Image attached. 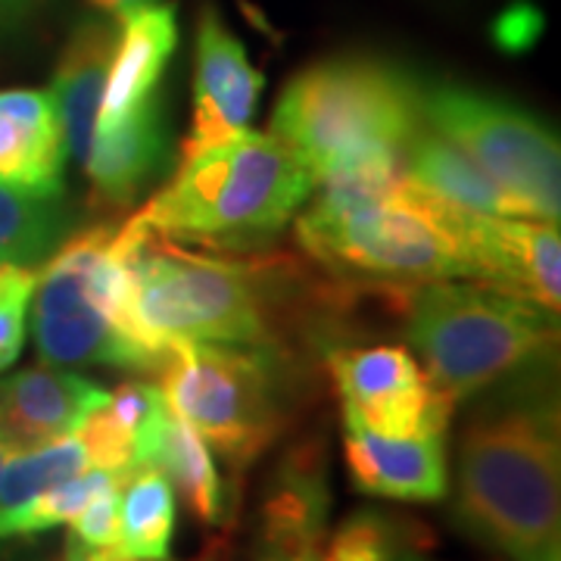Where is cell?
<instances>
[{"label": "cell", "mask_w": 561, "mask_h": 561, "mask_svg": "<svg viewBox=\"0 0 561 561\" xmlns=\"http://www.w3.org/2000/svg\"><path fill=\"white\" fill-rule=\"evenodd\" d=\"M297 221L300 243L343 280H368L405 302L427 280L468 278L461 216L402 165H371L321 181Z\"/></svg>", "instance_id": "cell-1"}, {"label": "cell", "mask_w": 561, "mask_h": 561, "mask_svg": "<svg viewBox=\"0 0 561 561\" xmlns=\"http://www.w3.org/2000/svg\"><path fill=\"white\" fill-rule=\"evenodd\" d=\"M453 515L512 561H561L559 405L546 390L483 405L465 424Z\"/></svg>", "instance_id": "cell-2"}, {"label": "cell", "mask_w": 561, "mask_h": 561, "mask_svg": "<svg viewBox=\"0 0 561 561\" xmlns=\"http://www.w3.org/2000/svg\"><path fill=\"white\" fill-rule=\"evenodd\" d=\"M116 241L131 268V331L157 371L184 341L275 350L268 265L181 250L138 216L122 225Z\"/></svg>", "instance_id": "cell-3"}, {"label": "cell", "mask_w": 561, "mask_h": 561, "mask_svg": "<svg viewBox=\"0 0 561 561\" xmlns=\"http://www.w3.org/2000/svg\"><path fill=\"white\" fill-rule=\"evenodd\" d=\"M421 125V84L402 69L375 57H331L280 91L272 135L321 184L356 169L402 165Z\"/></svg>", "instance_id": "cell-4"}, {"label": "cell", "mask_w": 561, "mask_h": 561, "mask_svg": "<svg viewBox=\"0 0 561 561\" xmlns=\"http://www.w3.org/2000/svg\"><path fill=\"white\" fill-rule=\"evenodd\" d=\"M312 187L306 165L275 135L243 128L181 157L172 184L138 219L165 238L241 250L275 238Z\"/></svg>", "instance_id": "cell-5"}, {"label": "cell", "mask_w": 561, "mask_h": 561, "mask_svg": "<svg viewBox=\"0 0 561 561\" xmlns=\"http://www.w3.org/2000/svg\"><path fill=\"white\" fill-rule=\"evenodd\" d=\"M402 306L427 381L453 405L546 356L559 337L552 312L481 280H427Z\"/></svg>", "instance_id": "cell-6"}, {"label": "cell", "mask_w": 561, "mask_h": 561, "mask_svg": "<svg viewBox=\"0 0 561 561\" xmlns=\"http://www.w3.org/2000/svg\"><path fill=\"white\" fill-rule=\"evenodd\" d=\"M160 378L165 402L234 471L262 459L290 421L275 350L184 341L165 353Z\"/></svg>", "instance_id": "cell-7"}, {"label": "cell", "mask_w": 561, "mask_h": 561, "mask_svg": "<svg viewBox=\"0 0 561 561\" xmlns=\"http://www.w3.org/2000/svg\"><path fill=\"white\" fill-rule=\"evenodd\" d=\"M421 116L522 203L530 219L559 225V138L537 116L461 84L421 88Z\"/></svg>", "instance_id": "cell-8"}, {"label": "cell", "mask_w": 561, "mask_h": 561, "mask_svg": "<svg viewBox=\"0 0 561 561\" xmlns=\"http://www.w3.org/2000/svg\"><path fill=\"white\" fill-rule=\"evenodd\" d=\"M113 231V225H94L88 231H79L54 253L44 272L35 275L32 331L41 359L50 365L94 362L150 371V362L131 343L122 341L88 290L91 265L110 243Z\"/></svg>", "instance_id": "cell-9"}, {"label": "cell", "mask_w": 561, "mask_h": 561, "mask_svg": "<svg viewBox=\"0 0 561 561\" xmlns=\"http://www.w3.org/2000/svg\"><path fill=\"white\" fill-rule=\"evenodd\" d=\"M328 368L341 393L343 421L387 437L449 431L456 405L434 390L405 346L337 350L328 356Z\"/></svg>", "instance_id": "cell-10"}, {"label": "cell", "mask_w": 561, "mask_h": 561, "mask_svg": "<svg viewBox=\"0 0 561 561\" xmlns=\"http://www.w3.org/2000/svg\"><path fill=\"white\" fill-rule=\"evenodd\" d=\"M468 278L496 287L508 297L559 312L561 238L556 221L530 216H461Z\"/></svg>", "instance_id": "cell-11"}, {"label": "cell", "mask_w": 561, "mask_h": 561, "mask_svg": "<svg viewBox=\"0 0 561 561\" xmlns=\"http://www.w3.org/2000/svg\"><path fill=\"white\" fill-rule=\"evenodd\" d=\"M328 515V456L319 440L297 443L265 483L243 561H321Z\"/></svg>", "instance_id": "cell-12"}, {"label": "cell", "mask_w": 561, "mask_h": 561, "mask_svg": "<svg viewBox=\"0 0 561 561\" xmlns=\"http://www.w3.org/2000/svg\"><path fill=\"white\" fill-rule=\"evenodd\" d=\"M260 94L262 72L250 66L243 44L225 28L216 7H206L197 22L194 122L181 153L191 157L209 144L243 131Z\"/></svg>", "instance_id": "cell-13"}, {"label": "cell", "mask_w": 561, "mask_h": 561, "mask_svg": "<svg viewBox=\"0 0 561 561\" xmlns=\"http://www.w3.org/2000/svg\"><path fill=\"white\" fill-rule=\"evenodd\" d=\"M106 397L94 381L54 365L25 368L0 381V443L7 456L76 434Z\"/></svg>", "instance_id": "cell-14"}, {"label": "cell", "mask_w": 561, "mask_h": 561, "mask_svg": "<svg viewBox=\"0 0 561 561\" xmlns=\"http://www.w3.org/2000/svg\"><path fill=\"white\" fill-rule=\"evenodd\" d=\"M343 456L353 486L397 502H440L449 493L446 434L387 437L343 421Z\"/></svg>", "instance_id": "cell-15"}, {"label": "cell", "mask_w": 561, "mask_h": 561, "mask_svg": "<svg viewBox=\"0 0 561 561\" xmlns=\"http://www.w3.org/2000/svg\"><path fill=\"white\" fill-rule=\"evenodd\" d=\"M169 160V128L157 98L116 119L94 125L84 153L91 197L103 206H128Z\"/></svg>", "instance_id": "cell-16"}, {"label": "cell", "mask_w": 561, "mask_h": 561, "mask_svg": "<svg viewBox=\"0 0 561 561\" xmlns=\"http://www.w3.org/2000/svg\"><path fill=\"white\" fill-rule=\"evenodd\" d=\"M135 468H157L165 481L175 483L191 512L209 527L231 524L234 502L228 496V486L216 471V461L209 456V446L201 434L181 419L179 412L162 402L150 412V419L140 424L135 449H131V471Z\"/></svg>", "instance_id": "cell-17"}, {"label": "cell", "mask_w": 561, "mask_h": 561, "mask_svg": "<svg viewBox=\"0 0 561 561\" xmlns=\"http://www.w3.org/2000/svg\"><path fill=\"white\" fill-rule=\"evenodd\" d=\"M66 131L50 91H0V184L62 197Z\"/></svg>", "instance_id": "cell-18"}, {"label": "cell", "mask_w": 561, "mask_h": 561, "mask_svg": "<svg viewBox=\"0 0 561 561\" xmlns=\"http://www.w3.org/2000/svg\"><path fill=\"white\" fill-rule=\"evenodd\" d=\"M116 50L101 98V122L135 110L157 94L165 66L179 44V20L169 3H153L119 20Z\"/></svg>", "instance_id": "cell-19"}, {"label": "cell", "mask_w": 561, "mask_h": 561, "mask_svg": "<svg viewBox=\"0 0 561 561\" xmlns=\"http://www.w3.org/2000/svg\"><path fill=\"white\" fill-rule=\"evenodd\" d=\"M116 50V28L106 20H84L69 35L57 72H54V101L60 110L69 157L84 160L88 144L98 125L103 84Z\"/></svg>", "instance_id": "cell-20"}, {"label": "cell", "mask_w": 561, "mask_h": 561, "mask_svg": "<svg viewBox=\"0 0 561 561\" xmlns=\"http://www.w3.org/2000/svg\"><path fill=\"white\" fill-rule=\"evenodd\" d=\"M402 169L405 175H412L459 209L481 216H527L522 203L505 194L478 162L468 160L465 150L443 138L440 131H434L427 122L405 144Z\"/></svg>", "instance_id": "cell-21"}, {"label": "cell", "mask_w": 561, "mask_h": 561, "mask_svg": "<svg viewBox=\"0 0 561 561\" xmlns=\"http://www.w3.org/2000/svg\"><path fill=\"white\" fill-rule=\"evenodd\" d=\"M175 534V490L157 468H135L119 481L122 561H165Z\"/></svg>", "instance_id": "cell-22"}, {"label": "cell", "mask_w": 561, "mask_h": 561, "mask_svg": "<svg viewBox=\"0 0 561 561\" xmlns=\"http://www.w3.org/2000/svg\"><path fill=\"white\" fill-rule=\"evenodd\" d=\"M66 206L60 197H44L0 184V265L32 268L50 256L66 231Z\"/></svg>", "instance_id": "cell-23"}, {"label": "cell", "mask_w": 561, "mask_h": 561, "mask_svg": "<svg viewBox=\"0 0 561 561\" xmlns=\"http://www.w3.org/2000/svg\"><path fill=\"white\" fill-rule=\"evenodd\" d=\"M88 468H91V459L79 434L38 446L32 453L7 456L0 468V515L20 508L44 490L76 478Z\"/></svg>", "instance_id": "cell-24"}, {"label": "cell", "mask_w": 561, "mask_h": 561, "mask_svg": "<svg viewBox=\"0 0 561 561\" xmlns=\"http://www.w3.org/2000/svg\"><path fill=\"white\" fill-rule=\"evenodd\" d=\"M122 478L125 474L106 471V468H88L76 478L44 490L35 500H28L20 508L0 515V540L3 537H28V534H41V530L69 524L84 508V502L94 500L101 490L119 483Z\"/></svg>", "instance_id": "cell-25"}, {"label": "cell", "mask_w": 561, "mask_h": 561, "mask_svg": "<svg viewBox=\"0 0 561 561\" xmlns=\"http://www.w3.org/2000/svg\"><path fill=\"white\" fill-rule=\"evenodd\" d=\"M400 542V524L375 508H359L346 515L337 530L324 540L321 561H397Z\"/></svg>", "instance_id": "cell-26"}, {"label": "cell", "mask_w": 561, "mask_h": 561, "mask_svg": "<svg viewBox=\"0 0 561 561\" xmlns=\"http://www.w3.org/2000/svg\"><path fill=\"white\" fill-rule=\"evenodd\" d=\"M32 290H35L32 268L0 265V371L20 359Z\"/></svg>", "instance_id": "cell-27"}, {"label": "cell", "mask_w": 561, "mask_h": 561, "mask_svg": "<svg viewBox=\"0 0 561 561\" xmlns=\"http://www.w3.org/2000/svg\"><path fill=\"white\" fill-rule=\"evenodd\" d=\"M116 540H119V483L106 486L94 500L84 502V508L69 522V542L81 549L116 556Z\"/></svg>", "instance_id": "cell-28"}, {"label": "cell", "mask_w": 561, "mask_h": 561, "mask_svg": "<svg viewBox=\"0 0 561 561\" xmlns=\"http://www.w3.org/2000/svg\"><path fill=\"white\" fill-rule=\"evenodd\" d=\"M91 7H98L103 13H110V16H128V13H135V10H144V7H153V3H162V0H88Z\"/></svg>", "instance_id": "cell-29"}, {"label": "cell", "mask_w": 561, "mask_h": 561, "mask_svg": "<svg viewBox=\"0 0 561 561\" xmlns=\"http://www.w3.org/2000/svg\"><path fill=\"white\" fill-rule=\"evenodd\" d=\"M62 561H122L119 556H110V552H91V549H81L76 542L66 540V552Z\"/></svg>", "instance_id": "cell-30"}, {"label": "cell", "mask_w": 561, "mask_h": 561, "mask_svg": "<svg viewBox=\"0 0 561 561\" xmlns=\"http://www.w3.org/2000/svg\"><path fill=\"white\" fill-rule=\"evenodd\" d=\"M28 3H32V0H0V13H3V16H16V13H22Z\"/></svg>", "instance_id": "cell-31"}, {"label": "cell", "mask_w": 561, "mask_h": 561, "mask_svg": "<svg viewBox=\"0 0 561 561\" xmlns=\"http://www.w3.org/2000/svg\"><path fill=\"white\" fill-rule=\"evenodd\" d=\"M3 461H7V449H3V443H0V468H3Z\"/></svg>", "instance_id": "cell-32"}, {"label": "cell", "mask_w": 561, "mask_h": 561, "mask_svg": "<svg viewBox=\"0 0 561 561\" xmlns=\"http://www.w3.org/2000/svg\"><path fill=\"white\" fill-rule=\"evenodd\" d=\"M405 561H424V559H405Z\"/></svg>", "instance_id": "cell-33"}, {"label": "cell", "mask_w": 561, "mask_h": 561, "mask_svg": "<svg viewBox=\"0 0 561 561\" xmlns=\"http://www.w3.org/2000/svg\"><path fill=\"white\" fill-rule=\"evenodd\" d=\"M165 561H169V559H165Z\"/></svg>", "instance_id": "cell-34"}]
</instances>
